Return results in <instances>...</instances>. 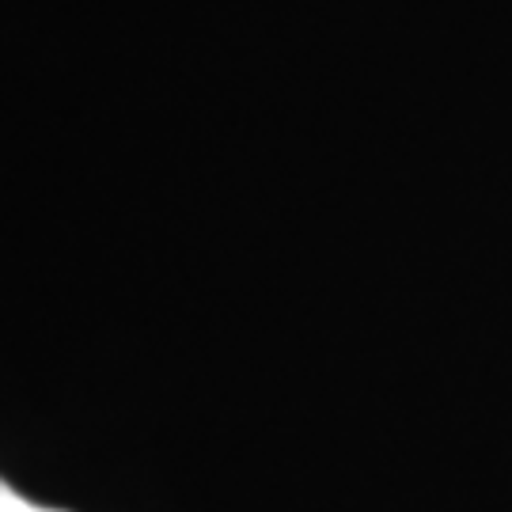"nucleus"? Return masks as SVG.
I'll return each instance as SVG.
<instances>
[{"label":"nucleus","mask_w":512,"mask_h":512,"mask_svg":"<svg viewBox=\"0 0 512 512\" xmlns=\"http://www.w3.org/2000/svg\"><path fill=\"white\" fill-rule=\"evenodd\" d=\"M0 512H61V509H46V505H35L27 497H19L8 482H0Z\"/></svg>","instance_id":"1"}]
</instances>
